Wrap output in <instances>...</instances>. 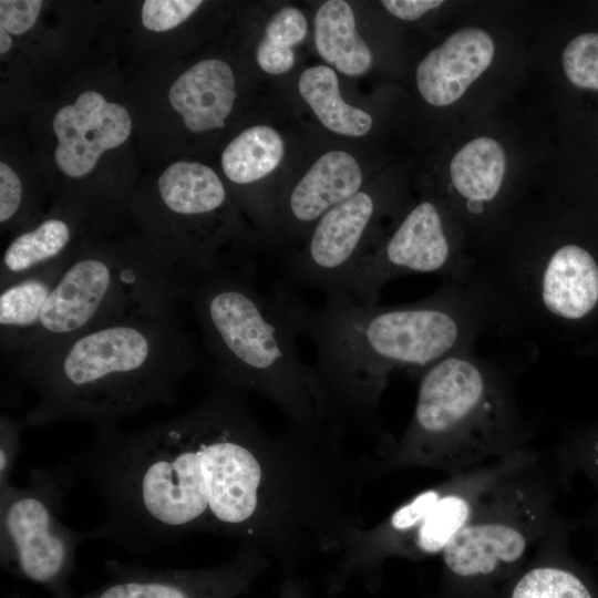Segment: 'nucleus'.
I'll list each match as a JSON object with an SVG mask.
<instances>
[{"mask_svg":"<svg viewBox=\"0 0 598 598\" xmlns=\"http://www.w3.org/2000/svg\"><path fill=\"white\" fill-rule=\"evenodd\" d=\"M187 301L215 363V375L275 404L288 427L347 437L334 422L311 367L299 357V337L279 285L259 289L247 270L218 266L181 277Z\"/></svg>","mask_w":598,"mask_h":598,"instance_id":"nucleus-3","label":"nucleus"},{"mask_svg":"<svg viewBox=\"0 0 598 598\" xmlns=\"http://www.w3.org/2000/svg\"><path fill=\"white\" fill-rule=\"evenodd\" d=\"M76 252L0 288V341L7 360L37 328L48 298Z\"/></svg>","mask_w":598,"mask_h":598,"instance_id":"nucleus-17","label":"nucleus"},{"mask_svg":"<svg viewBox=\"0 0 598 598\" xmlns=\"http://www.w3.org/2000/svg\"><path fill=\"white\" fill-rule=\"evenodd\" d=\"M298 89L302 99L329 131L360 137L372 127L371 115L342 100L338 76L331 68L326 65L308 68L299 78Z\"/></svg>","mask_w":598,"mask_h":598,"instance_id":"nucleus-22","label":"nucleus"},{"mask_svg":"<svg viewBox=\"0 0 598 598\" xmlns=\"http://www.w3.org/2000/svg\"><path fill=\"white\" fill-rule=\"evenodd\" d=\"M573 525L560 516L530 557L501 585L498 598H598V585L571 555Z\"/></svg>","mask_w":598,"mask_h":598,"instance_id":"nucleus-13","label":"nucleus"},{"mask_svg":"<svg viewBox=\"0 0 598 598\" xmlns=\"http://www.w3.org/2000/svg\"><path fill=\"white\" fill-rule=\"evenodd\" d=\"M281 291L298 334L315 346L310 367L334 422L379 458L395 443L379 416L391 375L405 371L419 378L443 358L474 349L478 334L499 323L489 293L472 275L396 306L363 303L341 292L313 308L288 285Z\"/></svg>","mask_w":598,"mask_h":598,"instance_id":"nucleus-1","label":"nucleus"},{"mask_svg":"<svg viewBox=\"0 0 598 598\" xmlns=\"http://www.w3.org/2000/svg\"><path fill=\"white\" fill-rule=\"evenodd\" d=\"M561 63L575 86L598 91V32L574 38L563 52Z\"/></svg>","mask_w":598,"mask_h":598,"instance_id":"nucleus-25","label":"nucleus"},{"mask_svg":"<svg viewBox=\"0 0 598 598\" xmlns=\"http://www.w3.org/2000/svg\"><path fill=\"white\" fill-rule=\"evenodd\" d=\"M256 59L261 70L274 75L288 72L295 64L291 48L277 44L265 37L258 44Z\"/></svg>","mask_w":598,"mask_h":598,"instance_id":"nucleus-31","label":"nucleus"},{"mask_svg":"<svg viewBox=\"0 0 598 598\" xmlns=\"http://www.w3.org/2000/svg\"><path fill=\"white\" fill-rule=\"evenodd\" d=\"M381 4L401 20L414 21L429 10L443 4L441 0H383Z\"/></svg>","mask_w":598,"mask_h":598,"instance_id":"nucleus-32","label":"nucleus"},{"mask_svg":"<svg viewBox=\"0 0 598 598\" xmlns=\"http://www.w3.org/2000/svg\"><path fill=\"white\" fill-rule=\"evenodd\" d=\"M377 209L375 199L360 190L323 214L302 252L283 270L288 281L319 289L326 296L347 292L365 257L363 241Z\"/></svg>","mask_w":598,"mask_h":598,"instance_id":"nucleus-11","label":"nucleus"},{"mask_svg":"<svg viewBox=\"0 0 598 598\" xmlns=\"http://www.w3.org/2000/svg\"><path fill=\"white\" fill-rule=\"evenodd\" d=\"M361 168L343 151L321 155L292 188L288 214L297 226L317 223L332 207L360 192Z\"/></svg>","mask_w":598,"mask_h":598,"instance_id":"nucleus-16","label":"nucleus"},{"mask_svg":"<svg viewBox=\"0 0 598 598\" xmlns=\"http://www.w3.org/2000/svg\"><path fill=\"white\" fill-rule=\"evenodd\" d=\"M157 190L163 208L181 221L210 220L227 199L217 174L195 162L169 165L157 181Z\"/></svg>","mask_w":598,"mask_h":598,"instance_id":"nucleus-18","label":"nucleus"},{"mask_svg":"<svg viewBox=\"0 0 598 598\" xmlns=\"http://www.w3.org/2000/svg\"><path fill=\"white\" fill-rule=\"evenodd\" d=\"M411 420L379 477L410 468L464 473L528 448L533 435L498 363L468 349L450 354L420 377Z\"/></svg>","mask_w":598,"mask_h":598,"instance_id":"nucleus-4","label":"nucleus"},{"mask_svg":"<svg viewBox=\"0 0 598 598\" xmlns=\"http://www.w3.org/2000/svg\"><path fill=\"white\" fill-rule=\"evenodd\" d=\"M268 566V558L250 546H238L229 560L203 568L159 569L109 560L106 580L84 598H238Z\"/></svg>","mask_w":598,"mask_h":598,"instance_id":"nucleus-10","label":"nucleus"},{"mask_svg":"<svg viewBox=\"0 0 598 598\" xmlns=\"http://www.w3.org/2000/svg\"><path fill=\"white\" fill-rule=\"evenodd\" d=\"M558 476L566 485L574 474H580L589 482L595 493V502L578 522V527H588L598 533V422L568 429L556 451Z\"/></svg>","mask_w":598,"mask_h":598,"instance_id":"nucleus-24","label":"nucleus"},{"mask_svg":"<svg viewBox=\"0 0 598 598\" xmlns=\"http://www.w3.org/2000/svg\"><path fill=\"white\" fill-rule=\"evenodd\" d=\"M283 142L272 127L257 125L236 136L224 150L221 166L234 183L245 185L269 175L281 162Z\"/></svg>","mask_w":598,"mask_h":598,"instance_id":"nucleus-23","label":"nucleus"},{"mask_svg":"<svg viewBox=\"0 0 598 598\" xmlns=\"http://www.w3.org/2000/svg\"><path fill=\"white\" fill-rule=\"evenodd\" d=\"M473 261L462 257L440 208L431 200L415 205L383 246L369 254L347 289L354 300L375 303L381 289L395 278L433 274L446 280H466Z\"/></svg>","mask_w":598,"mask_h":598,"instance_id":"nucleus-9","label":"nucleus"},{"mask_svg":"<svg viewBox=\"0 0 598 598\" xmlns=\"http://www.w3.org/2000/svg\"><path fill=\"white\" fill-rule=\"evenodd\" d=\"M202 4L199 0H147L142 7V22L151 31H168L188 19Z\"/></svg>","mask_w":598,"mask_h":598,"instance_id":"nucleus-26","label":"nucleus"},{"mask_svg":"<svg viewBox=\"0 0 598 598\" xmlns=\"http://www.w3.org/2000/svg\"><path fill=\"white\" fill-rule=\"evenodd\" d=\"M279 598H307L302 586L292 576H286Z\"/></svg>","mask_w":598,"mask_h":598,"instance_id":"nucleus-33","label":"nucleus"},{"mask_svg":"<svg viewBox=\"0 0 598 598\" xmlns=\"http://www.w3.org/2000/svg\"><path fill=\"white\" fill-rule=\"evenodd\" d=\"M556 485L535 454L488 493L442 553L448 595H489L533 554L559 516Z\"/></svg>","mask_w":598,"mask_h":598,"instance_id":"nucleus-6","label":"nucleus"},{"mask_svg":"<svg viewBox=\"0 0 598 598\" xmlns=\"http://www.w3.org/2000/svg\"><path fill=\"white\" fill-rule=\"evenodd\" d=\"M315 44L320 56L346 75H362L371 68L372 53L346 1L329 0L320 6L315 16Z\"/></svg>","mask_w":598,"mask_h":598,"instance_id":"nucleus-19","label":"nucleus"},{"mask_svg":"<svg viewBox=\"0 0 598 598\" xmlns=\"http://www.w3.org/2000/svg\"><path fill=\"white\" fill-rule=\"evenodd\" d=\"M506 156L502 145L492 137L482 136L465 144L452 158V186L464 199L487 205L496 199L503 185Z\"/></svg>","mask_w":598,"mask_h":598,"instance_id":"nucleus-21","label":"nucleus"},{"mask_svg":"<svg viewBox=\"0 0 598 598\" xmlns=\"http://www.w3.org/2000/svg\"><path fill=\"white\" fill-rule=\"evenodd\" d=\"M12 45V40L9 35V33L0 28V52L1 54H4L6 52H8L10 50Z\"/></svg>","mask_w":598,"mask_h":598,"instance_id":"nucleus-34","label":"nucleus"},{"mask_svg":"<svg viewBox=\"0 0 598 598\" xmlns=\"http://www.w3.org/2000/svg\"><path fill=\"white\" fill-rule=\"evenodd\" d=\"M181 293L179 275L153 249L78 250L48 298L37 328L10 361L14 367L80 333L174 309Z\"/></svg>","mask_w":598,"mask_h":598,"instance_id":"nucleus-5","label":"nucleus"},{"mask_svg":"<svg viewBox=\"0 0 598 598\" xmlns=\"http://www.w3.org/2000/svg\"><path fill=\"white\" fill-rule=\"evenodd\" d=\"M79 481L70 458L32 468L25 486L0 487V564L10 575L44 587L53 598L70 591L79 546L91 540L61 519L63 499Z\"/></svg>","mask_w":598,"mask_h":598,"instance_id":"nucleus-8","label":"nucleus"},{"mask_svg":"<svg viewBox=\"0 0 598 598\" xmlns=\"http://www.w3.org/2000/svg\"><path fill=\"white\" fill-rule=\"evenodd\" d=\"M494 52L493 39L485 30L455 31L420 62L415 74L420 94L434 106L456 102L487 70Z\"/></svg>","mask_w":598,"mask_h":598,"instance_id":"nucleus-14","label":"nucleus"},{"mask_svg":"<svg viewBox=\"0 0 598 598\" xmlns=\"http://www.w3.org/2000/svg\"><path fill=\"white\" fill-rule=\"evenodd\" d=\"M23 189L19 176L6 163H0V221L14 219L22 208Z\"/></svg>","mask_w":598,"mask_h":598,"instance_id":"nucleus-30","label":"nucleus"},{"mask_svg":"<svg viewBox=\"0 0 598 598\" xmlns=\"http://www.w3.org/2000/svg\"><path fill=\"white\" fill-rule=\"evenodd\" d=\"M41 8L40 0H1L0 28L11 34H22L34 25Z\"/></svg>","mask_w":598,"mask_h":598,"instance_id":"nucleus-29","label":"nucleus"},{"mask_svg":"<svg viewBox=\"0 0 598 598\" xmlns=\"http://www.w3.org/2000/svg\"><path fill=\"white\" fill-rule=\"evenodd\" d=\"M24 426L8 414L0 416V487L10 484L11 472L20 453Z\"/></svg>","mask_w":598,"mask_h":598,"instance_id":"nucleus-28","label":"nucleus"},{"mask_svg":"<svg viewBox=\"0 0 598 598\" xmlns=\"http://www.w3.org/2000/svg\"><path fill=\"white\" fill-rule=\"evenodd\" d=\"M534 453L528 447L450 475L404 501L378 524L358 528L330 566V587L341 588L355 576L378 578L391 558L421 560L441 556L497 483Z\"/></svg>","mask_w":598,"mask_h":598,"instance_id":"nucleus-7","label":"nucleus"},{"mask_svg":"<svg viewBox=\"0 0 598 598\" xmlns=\"http://www.w3.org/2000/svg\"><path fill=\"white\" fill-rule=\"evenodd\" d=\"M52 127L58 168L68 177L80 178L95 167L104 152L128 138L132 120L123 105L106 101L96 91H85L56 111Z\"/></svg>","mask_w":598,"mask_h":598,"instance_id":"nucleus-12","label":"nucleus"},{"mask_svg":"<svg viewBox=\"0 0 598 598\" xmlns=\"http://www.w3.org/2000/svg\"><path fill=\"white\" fill-rule=\"evenodd\" d=\"M72 237L71 224L59 216L17 235L1 259L0 288L74 254L69 250Z\"/></svg>","mask_w":598,"mask_h":598,"instance_id":"nucleus-20","label":"nucleus"},{"mask_svg":"<svg viewBox=\"0 0 598 598\" xmlns=\"http://www.w3.org/2000/svg\"><path fill=\"white\" fill-rule=\"evenodd\" d=\"M168 99L190 132L223 128L236 99L234 73L221 60H202L173 82Z\"/></svg>","mask_w":598,"mask_h":598,"instance_id":"nucleus-15","label":"nucleus"},{"mask_svg":"<svg viewBox=\"0 0 598 598\" xmlns=\"http://www.w3.org/2000/svg\"><path fill=\"white\" fill-rule=\"evenodd\" d=\"M60 598H74V597L69 592V594H66V595H64V596H62Z\"/></svg>","mask_w":598,"mask_h":598,"instance_id":"nucleus-35","label":"nucleus"},{"mask_svg":"<svg viewBox=\"0 0 598 598\" xmlns=\"http://www.w3.org/2000/svg\"><path fill=\"white\" fill-rule=\"evenodd\" d=\"M200 353L174 309L80 333L43 355L14 365L34 395L24 429L83 421L117 427L148 408L171 405Z\"/></svg>","mask_w":598,"mask_h":598,"instance_id":"nucleus-2","label":"nucleus"},{"mask_svg":"<svg viewBox=\"0 0 598 598\" xmlns=\"http://www.w3.org/2000/svg\"><path fill=\"white\" fill-rule=\"evenodd\" d=\"M307 20L295 7H285L276 12L265 29V38L291 48L301 42L307 34Z\"/></svg>","mask_w":598,"mask_h":598,"instance_id":"nucleus-27","label":"nucleus"}]
</instances>
